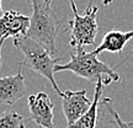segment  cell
I'll use <instances>...</instances> for the list:
<instances>
[{
	"mask_svg": "<svg viewBox=\"0 0 133 128\" xmlns=\"http://www.w3.org/2000/svg\"><path fill=\"white\" fill-rule=\"evenodd\" d=\"M32 15L30 16V27L26 33V38H30L39 46H42L52 57L56 58L57 36L62 30V22L52 10V1L46 0H31Z\"/></svg>",
	"mask_w": 133,
	"mask_h": 128,
	"instance_id": "cell-1",
	"label": "cell"
},
{
	"mask_svg": "<svg viewBox=\"0 0 133 128\" xmlns=\"http://www.w3.org/2000/svg\"><path fill=\"white\" fill-rule=\"evenodd\" d=\"M56 71H71L76 76L95 84L99 80H104V85H109L112 81H119L118 73L114 66L101 62L94 51L84 52V49H78L70 56L69 62L58 64Z\"/></svg>",
	"mask_w": 133,
	"mask_h": 128,
	"instance_id": "cell-2",
	"label": "cell"
},
{
	"mask_svg": "<svg viewBox=\"0 0 133 128\" xmlns=\"http://www.w3.org/2000/svg\"><path fill=\"white\" fill-rule=\"evenodd\" d=\"M14 44L24 54V60L20 62V64H25L35 73L46 78L52 84L53 90L62 97L63 92L61 91L57 81L54 79L56 66L58 65V62L61 59L52 57L42 46H39L37 42L30 38L24 37L20 39H14Z\"/></svg>",
	"mask_w": 133,
	"mask_h": 128,
	"instance_id": "cell-3",
	"label": "cell"
},
{
	"mask_svg": "<svg viewBox=\"0 0 133 128\" xmlns=\"http://www.w3.org/2000/svg\"><path fill=\"white\" fill-rule=\"evenodd\" d=\"M70 6L73 11V20L69 21V44L75 48V51L83 49L84 46H92L97 35V6H95L92 3H89L85 9V14L83 16L78 14V8L74 1H70Z\"/></svg>",
	"mask_w": 133,
	"mask_h": 128,
	"instance_id": "cell-4",
	"label": "cell"
},
{
	"mask_svg": "<svg viewBox=\"0 0 133 128\" xmlns=\"http://www.w3.org/2000/svg\"><path fill=\"white\" fill-rule=\"evenodd\" d=\"M91 101L88 97L86 90H66L62 94V107L68 122V127L75 123L81 116L90 109Z\"/></svg>",
	"mask_w": 133,
	"mask_h": 128,
	"instance_id": "cell-5",
	"label": "cell"
},
{
	"mask_svg": "<svg viewBox=\"0 0 133 128\" xmlns=\"http://www.w3.org/2000/svg\"><path fill=\"white\" fill-rule=\"evenodd\" d=\"M30 116L35 123L41 128H54L53 123V106L48 94L38 92L35 95H30L29 99Z\"/></svg>",
	"mask_w": 133,
	"mask_h": 128,
	"instance_id": "cell-6",
	"label": "cell"
},
{
	"mask_svg": "<svg viewBox=\"0 0 133 128\" xmlns=\"http://www.w3.org/2000/svg\"><path fill=\"white\" fill-rule=\"evenodd\" d=\"M19 66L20 69L16 74L0 78V104L12 106L27 94L22 65L20 63Z\"/></svg>",
	"mask_w": 133,
	"mask_h": 128,
	"instance_id": "cell-7",
	"label": "cell"
},
{
	"mask_svg": "<svg viewBox=\"0 0 133 128\" xmlns=\"http://www.w3.org/2000/svg\"><path fill=\"white\" fill-rule=\"evenodd\" d=\"M30 27V17L15 11L8 10L4 11L0 17V41H5L6 38L20 39L24 38Z\"/></svg>",
	"mask_w": 133,
	"mask_h": 128,
	"instance_id": "cell-8",
	"label": "cell"
},
{
	"mask_svg": "<svg viewBox=\"0 0 133 128\" xmlns=\"http://www.w3.org/2000/svg\"><path fill=\"white\" fill-rule=\"evenodd\" d=\"M133 38V31H119L111 30L106 32L102 37V41L99 47L94 49V53L99 56L102 52L121 53L126 47V44Z\"/></svg>",
	"mask_w": 133,
	"mask_h": 128,
	"instance_id": "cell-9",
	"label": "cell"
},
{
	"mask_svg": "<svg viewBox=\"0 0 133 128\" xmlns=\"http://www.w3.org/2000/svg\"><path fill=\"white\" fill-rule=\"evenodd\" d=\"M104 87V80H99L96 83L95 92L94 97L91 101L90 109L88 110L84 116H81L80 118L76 121L75 123L68 128H95L97 124V112H99V104L100 100L102 97V89Z\"/></svg>",
	"mask_w": 133,
	"mask_h": 128,
	"instance_id": "cell-10",
	"label": "cell"
},
{
	"mask_svg": "<svg viewBox=\"0 0 133 128\" xmlns=\"http://www.w3.org/2000/svg\"><path fill=\"white\" fill-rule=\"evenodd\" d=\"M0 128H26L22 114L15 111H5L0 114Z\"/></svg>",
	"mask_w": 133,
	"mask_h": 128,
	"instance_id": "cell-11",
	"label": "cell"
},
{
	"mask_svg": "<svg viewBox=\"0 0 133 128\" xmlns=\"http://www.w3.org/2000/svg\"><path fill=\"white\" fill-rule=\"evenodd\" d=\"M101 104L106 106V109L109 111L111 116H112V121H111V123H116L118 126V128H132L133 127V121L132 122H124L123 119L119 117L118 112L114 109V106H112V100L110 99V97H104V99L101 100Z\"/></svg>",
	"mask_w": 133,
	"mask_h": 128,
	"instance_id": "cell-12",
	"label": "cell"
},
{
	"mask_svg": "<svg viewBox=\"0 0 133 128\" xmlns=\"http://www.w3.org/2000/svg\"><path fill=\"white\" fill-rule=\"evenodd\" d=\"M3 44H4V41L1 39L0 41V68H1V64H3V59H1V48H3Z\"/></svg>",
	"mask_w": 133,
	"mask_h": 128,
	"instance_id": "cell-13",
	"label": "cell"
},
{
	"mask_svg": "<svg viewBox=\"0 0 133 128\" xmlns=\"http://www.w3.org/2000/svg\"><path fill=\"white\" fill-rule=\"evenodd\" d=\"M3 14H4V10H3V4H1V0H0V17L3 16Z\"/></svg>",
	"mask_w": 133,
	"mask_h": 128,
	"instance_id": "cell-14",
	"label": "cell"
}]
</instances>
